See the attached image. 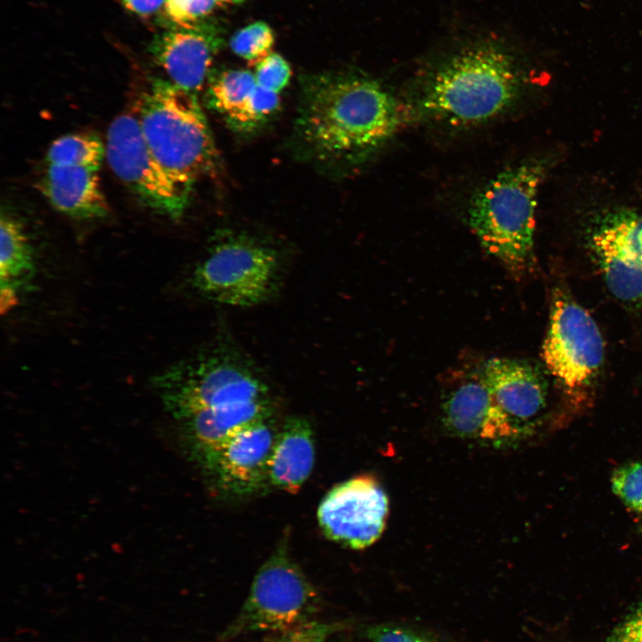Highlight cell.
Masks as SVG:
<instances>
[{
    "label": "cell",
    "mask_w": 642,
    "mask_h": 642,
    "mask_svg": "<svg viewBox=\"0 0 642 642\" xmlns=\"http://www.w3.org/2000/svg\"><path fill=\"white\" fill-rule=\"evenodd\" d=\"M400 123L399 103L379 82L354 73H328L307 79L297 131L318 160L346 164L381 147Z\"/></svg>",
    "instance_id": "6da1fadb"
},
{
    "label": "cell",
    "mask_w": 642,
    "mask_h": 642,
    "mask_svg": "<svg viewBox=\"0 0 642 642\" xmlns=\"http://www.w3.org/2000/svg\"><path fill=\"white\" fill-rule=\"evenodd\" d=\"M523 79L512 57L494 45L452 56L416 98L421 114L450 125H473L501 114L519 98Z\"/></svg>",
    "instance_id": "7a4b0ae2"
},
{
    "label": "cell",
    "mask_w": 642,
    "mask_h": 642,
    "mask_svg": "<svg viewBox=\"0 0 642 642\" xmlns=\"http://www.w3.org/2000/svg\"><path fill=\"white\" fill-rule=\"evenodd\" d=\"M547 171L543 160L508 168L473 197L470 227L490 255L516 276L534 267L537 195Z\"/></svg>",
    "instance_id": "3957f363"
},
{
    "label": "cell",
    "mask_w": 642,
    "mask_h": 642,
    "mask_svg": "<svg viewBox=\"0 0 642 642\" xmlns=\"http://www.w3.org/2000/svg\"><path fill=\"white\" fill-rule=\"evenodd\" d=\"M136 113L150 150L181 183L193 189L215 170L217 149L194 93L155 78L141 95Z\"/></svg>",
    "instance_id": "277c9868"
},
{
    "label": "cell",
    "mask_w": 642,
    "mask_h": 642,
    "mask_svg": "<svg viewBox=\"0 0 642 642\" xmlns=\"http://www.w3.org/2000/svg\"><path fill=\"white\" fill-rule=\"evenodd\" d=\"M542 359L572 406L592 399L604 368V340L590 314L560 289L552 298Z\"/></svg>",
    "instance_id": "5b68a950"
},
{
    "label": "cell",
    "mask_w": 642,
    "mask_h": 642,
    "mask_svg": "<svg viewBox=\"0 0 642 642\" xmlns=\"http://www.w3.org/2000/svg\"><path fill=\"white\" fill-rule=\"evenodd\" d=\"M169 410L180 420L210 408L268 399V390L242 358L219 351L170 368L157 378Z\"/></svg>",
    "instance_id": "8992f818"
},
{
    "label": "cell",
    "mask_w": 642,
    "mask_h": 642,
    "mask_svg": "<svg viewBox=\"0 0 642 642\" xmlns=\"http://www.w3.org/2000/svg\"><path fill=\"white\" fill-rule=\"evenodd\" d=\"M319 606L317 590L283 543L259 569L241 611L222 638L252 632L280 634L309 621Z\"/></svg>",
    "instance_id": "52a82bcc"
},
{
    "label": "cell",
    "mask_w": 642,
    "mask_h": 642,
    "mask_svg": "<svg viewBox=\"0 0 642 642\" xmlns=\"http://www.w3.org/2000/svg\"><path fill=\"white\" fill-rule=\"evenodd\" d=\"M278 270L274 249L247 236L229 235L215 243L197 265L193 284L219 304L252 307L269 298Z\"/></svg>",
    "instance_id": "ba28073f"
},
{
    "label": "cell",
    "mask_w": 642,
    "mask_h": 642,
    "mask_svg": "<svg viewBox=\"0 0 642 642\" xmlns=\"http://www.w3.org/2000/svg\"><path fill=\"white\" fill-rule=\"evenodd\" d=\"M105 157L115 176L142 204L170 218H180L193 193L156 159L136 114L123 112L111 123Z\"/></svg>",
    "instance_id": "9c48e42d"
},
{
    "label": "cell",
    "mask_w": 642,
    "mask_h": 642,
    "mask_svg": "<svg viewBox=\"0 0 642 642\" xmlns=\"http://www.w3.org/2000/svg\"><path fill=\"white\" fill-rule=\"evenodd\" d=\"M588 245L609 292L642 306V211L621 209L594 222Z\"/></svg>",
    "instance_id": "30bf717a"
},
{
    "label": "cell",
    "mask_w": 642,
    "mask_h": 642,
    "mask_svg": "<svg viewBox=\"0 0 642 642\" xmlns=\"http://www.w3.org/2000/svg\"><path fill=\"white\" fill-rule=\"evenodd\" d=\"M388 498L379 483L358 476L334 486L321 500L317 521L330 539L353 549L365 548L382 535Z\"/></svg>",
    "instance_id": "8fae6325"
},
{
    "label": "cell",
    "mask_w": 642,
    "mask_h": 642,
    "mask_svg": "<svg viewBox=\"0 0 642 642\" xmlns=\"http://www.w3.org/2000/svg\"><path fill=\"white\" fill-rule=\"evenodd\" d=\"M480 374L512 444L535 433L547 399V383L541 370L528 361L494 358L486 361Z\"/></svg>",
    "instance_id": "7c38bea8"
},
{
    "label": "cell",
    "mask_w": 642,
    "mask_h": 642,
    "mask_svg": "<svg viewBox=\"0 0 642 642\" xmlns=\"http://www.w3.org/2000/svg\"><path fill=\"white\" fill-rule=\"evenodd\" d=\"M223 43L221 29L202 20L173 25L155 36L150 52L168 80L195 94L203 86Z\"/></svg>",
    "instance_id": "4fadbf2b"
},
{
    "label": "cell",
    "mask_w": 642,
    "mask_h": 642,
    "mask_svg": "<svg viewBox=\"0 0 642 642\" xmlns=\"http://www.w3.org/2000/svg\"><path fill=\"white\" fill-rule=\"evenodd\" d=\"M277 433L268 418L244 427L230 438L205 462L220 487L243 496L258 492L269 483V462Z\"/></svg>",
    "instance_id": "5bb4252c"
},
{
    "label": "cell",
    "mask_w": 642,
    "mask_h": 642,
    "mask_svg": "<svg viewBox=\"0 0 642 642\" xmlns=\"http://www.w3.org/2000/svg\"><path fill=\"white\" fill-rule=\"evenodd\" d=\"M442 423L457 437L511 445L509 431L497 411L481 376L467 378L452 389L442 404Z\"/></svg>",
    "instance_id": "9a60e30c"
},
{
    "label": "cell",
    "mask_w": 642,
    "mask_h": 642,
    "mask_svg": "<svg viewBox=\"0 0 642 642\" xmlns=\"http://www.w3.org/2000/svg\"><path fill=\"white\" fill-rule=\"evenodd\" d=\"M97 171L78 166L47 165L40 187L50 204L64 215L80 219L103 218L109 206Z\"/></svg>",
    "instance_id": "2e32d148"
},
{
    "label": "cell",
    "mask_w": 642,
    "mask_h": 642,
    "mask_svg": "<svg viewBox=\"0 0 642 642\" xmlns=\"http://www.w3.org/2000/svg\"><path fill=\"white\" fill-rule=\"evenodd\" d=\"M315 464V443L310 424L291 417L278 431L272 451L269 484L296 493L309 477Z\"/></svg>",
    "instance_id": "e0dca14e"
},
{
    "label": "cell",
    "mask_w": 642,
    "mask_h": 642,
    "mask_svg": "<svg viewBox=\"0 0 642 642\" xmlns=\"http://www.w3.org/2000/svg\"><path fill=\"white\" fill-rule=\"evenodd\" d=\"M271 416L270 401L264 399L205 409L185 421L193 445L206 462L242 429Z\"/></svg>",
    "instance_id": "ac0fdd59"
},
{
    "label": "cell",
    "mask_w": 642,
    "mask_h": 642,
    "mask_svg": "<svg viewBox=\"0 0 642 642\" xmlns=\"http://www.w3.org/2000/svg\"><path fill=\"white\" fill-rule=\"evenodd\" d=\"M34 272L32 250L21 225L7 213L0 219V279L2 310L14 305L15 291Z\"/></svg>",
    "instance_id": "d6986e66"
},
{
    "label": "cell",
    "mask_w": 642,
    "mask_h": 642,
    "mask_svg": "<svg viewBox=\"0 0 642 642\" xmlns=\"http://www.w3.org/2000/svg\"><path fill=\"white\" fill-rule=\"evenodd\" d=\"M256 87L254 73L246 70H227L210 80L207 99L210 107L234 125Z\"/></svg>",
    "instance_id": "ffe728a7"
},
{
    "label": "cell",
    "mask_w": 642,
    "mask_h": 642,
    "mask_svg": "<svg viewBox=\"0 0 642 642\" xmlns=\"http://www.w3.org/2000/svg\"><path fill=\"white\" fill-rule=\"evenodd\" d=\"M105 146L93 133H73L55 139L46 152L47 165L78 166L98 170Z\"/></svg>",
    "instance_id": "44dd1931"
},
{
    "label": "cell",
    "mask_w": 642,
    "mask_h": 642,
    "mask_svg": "<svg viewBox=\"0 0 642 642\" xmlns=\"http://www.w3.org/2000/svg\"><path fill=\"white\" fill-rule=\"evenodd\" d=\"M274 41L272 29L266 22L256 21L237 30L230 39V47L251 65H257L270 54Z\"/></svg>",
    "instance_id": "7402d4cb"
},
{
    "label": "cell",
    "mask_w": 642,
    "mask_h": 642,
    "mask_svg": "<svg viewBox=\"0 0 642 642\" xmlns=\"http://www.w3.org/2000/svg\"><path fill=\"white\" fill-rule=\"evenodd\" d=\"M613 492L630 509L642 512V462H630L613 473Z\"/></svg>",
    "instance_id": "603a6c76"
},
{
    "label": "cell",
    "mask_w": 642,
    "mask_h": 642,
    "mask_svg": "<svg viewBox=\"0 0 642 642\" xmlns=\"http://www.w3.org/2000/svg\"><path fill=\"white\" fill-rule=\"evenodd\" d=\"M291 75L288 62L276 53H270L260 61L254 73L258 86L278 94L287 86Z\"/></svg>",
    "instance_id": "cb8c5ba5"
},
{
    "label": "cell",
    "mask_w": 642,
    "mask_h": 642,
    "mask_svg": "<svg viewBox=\"0 0 642 642\" xmlns=\"http://www.w3.org/2000/svg\"><path fill=\"white\" fill-rule=\"evenodd\" d=\"M218 5L217 0H166L165 12L173 25L204 20Z\"/></svg>",
    "instance_id": "d4e9b609"
},
{
    "label": "cell",
    "mask_w": 642,
    "mask_h": 642,
    "mask_svg": "<svg viewBox=\"0 0 642 642\" xmlns=\"http://www.w3.org/2000/svg\"><path fill=\"white\" fill-rule=\"evenodd\" d=\"M337 628L335 623L309 620L280 633L276 642H328L329 637Z\"/></svg>",
    "instance_id": "484cf974"
},
{
    "label": "cell",
    "mask_w": 642,
    "mask_h": 642,
    "mask_svg": "<svg viewBox=\"0 0 642 642\" xmlns=\"http://www.w3.org/2000/svg\"><path fill=\"white\" fill-rule=\"evenodd\" d=\"M602 642H642V602L627 613Z\"/></svg>",
    "instance_id": "4316f807"
},
{
    "label": "cell",
    "mask_w": 642,
    "mask_h": 642,
    "mask_svg": "<svg viewBox=\"0 0 642 642\" xmlns=\"http://www.w3.org/2000/svg\"><path fill=\"white\" fill-rule=\"evenodd\" d=\"M366 636L370 642H433L411 630L388 624L370 627Z\"/></svg>",
    "instance_id": "83f0119b"
},
{
    "label": "cell",
    "mask_w": 642,
    "mask_h": 642,
    "mask_svg": "<svg viewBox=\"0 0 642 642\" xmlns=\"http://www.w3.org/2000/svg\"><path fill=\"white\" fill-rule=\"evenodd\" d=\"M123 5L131 12L145 16L155 12L166 0H121Z\"/></svg>",
    "instance_id": "f1b7e54d"
},
{
    "label": "cell",
    "mask_w": 642,
    "mask_h": 642,
    "mask_svg": "<svg viewBox=\"0 0 642 642\" xmlns=\"http://www.w3.org/2000/svg\"><path fill=\"white\" fill-rule=\"evenodd\" d=\"M246 0H217L218 5H223V4H239Z\"/></svg>",
    "instance_id": "f546056e"
},
{
    "label": "cell",
    "mask_w": 642,
    "mask_h": 642,
    "mask_svg": "<svg viewBox=\"0 0 642 642\" xmlns=\"http://www.w3.org/2000/svg\"><path fill=\"white\" fill-rule=\"evenodd\" d=\"M641 379H642V376H641Z\"/></svg>",
    "instance_id": "4dcf8cb0"
}]
</instances>
